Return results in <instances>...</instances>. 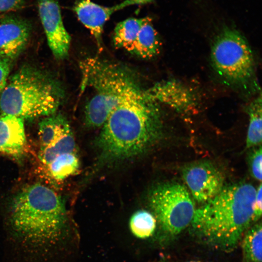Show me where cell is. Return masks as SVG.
<instances>
[{"label": "cell", "mask_w": 262, "mask_h": 262, "mask_svg": "<svg viewBox=\"0 0 262 262\" xmlns=\"http://www.w3.org/2000/svg\"><path fill=\"white\" fill-rule=\"evenodd\" d=\"M157 103L142 86L130 92L102 126L97 141L102 164L130 159L145 152L161 134Z\"/></svg>", "instance_id": "cell-1"}, {"label": "cell", "mask_w": 262, "mask_h": 262, "mask_svg": "<svg viewBox=\"0 0 262 262\" xmlns=\"http://www.w3.org/2000/svg\"><path fill=\"white\" fill-rule=\"evenodd\" d=\"M256 192L248 183L224 186L213 199L196 209L191 223L193 233L217 249H234L253 221Z\"/></svg>", "instance_id": "cell-2"}, {"label": "cell", "mask_w": 262, "mask_h": 262, "mask_svg": "<svg viewBox=\"0 0 262 262\" xmlns=\"http://www.w3.org/2000/svg\"><path fill=\"white\" fill-rule=\"evenodd\" d=\"M10 210L14 234L33 246L58 241L66 220L63 199L53 190L39 183L18 192L11 201Z\"/></svg>", "instance_id": "cell-3"}, {"label": "cell", "mask_w": 262, "mask_h": 262, "mask_svg": "<svg viewBox=\"0 0 262 262\" xmlns=\"http://www.w3.org/2000/svg\"><path fill=\"white\" fill-rule=\"evenodd\" d=\"M63 95L60 84L50 76L26 66L8 78L0 95V111L23 120L48 116L56 113Z\"/></svg>", "instance_id": "cell-4"}, {"label": "cell", "mask_w": 262, "mask_h": 262, "mask_svg": "<svg viewBox=\"0 0 262 262\" xmlns=\"http://www.w3.org/2000/svg\"><path fill=\"white\" fill-rule=\"evenodd\" d=\"M80 67L82 90L88 87L93 91L85 107V123L91 128L102 127L112 111L140 84L129 68L97 58L84 60Z\"/></svg>", "instance_id": "cell-5"}, {"label": "cell", "mask_w": 262, "mask_h": 262, "mask_svg": "<svg viewBox=\"0 0 262 262\" xmlns=\"http://www.w3.org/2000/svg\"><path fill=\"white\" fill-rule=\"evenodd\" d=\"M212 65L227 83L244 87L255 78V63L251 48L238 30L225 27L216 34L210 53Z\"/></svg>", "instance_id": "cell-6"}, {"label": "cell", "mask_w": 262, "mask_h": 262, "mask_svg": "<svg viewBox=\"0 0 262 262\" xmlns=\"http://www.w3.org/2000/svg\"><path fill=\"white\" fill-rule=\"evenodd\" d=\"M148 202L162 230L172 237L191 224L196 210L187 189L178 182L157 185L149 193Z\"/></svg>", "instance_id": "cell-7"}, {"label": "cell", "mask_w": 262, "mask_h": 262, "mask_svg": "<svg viewBox=\"0 0 262 262\" xmlns=\"http://www.w3.org/2000/svg\"><path fill=\"white\" fill-rule=\"evenodd\" d=\"M182 176L193 198L199 203L209 201L224 187L223 173L209 162H195L185 165Z\"/></svg>", "instance_id": "cell-8"}, {"label": "cell", "mask_w": 262, "mask_h": 262, "mask_svg": "<svg viewBox=\"0 0 262 262\" xmlns=\"http://www.w3.org/2000/svg\"><path fill=\"white\" fill-rule=\"evenodd\" d=\"M38 9L49 49L57 59L65 58L71 37L63 23L58 2L56 0H38Z\"/></svg>", "instance_id": "cell-9"}, {"label": "cell", "mask_w": 262, "mask_h": 262, "mask_svg": "<svg viewBox=\"0 0 262 262\" xmlns=\"http://www.w3.org/2000/svg\"><path fill=\"white\" fill-rule=\"evenodd\" d=\"M153 0H125L114 6L105 7L90 0H79L74 10L79 20L90 31L98 47L101 48L103 26L113 13L129 6L145 4Z\"/></svg>", "instance_id": "cell-10"}, {"label": "cell", "mask_w": 262, "mask_h": 262, "mask_svg": "<svg viewBox=\"0 0 262 262\" xmlns=\"http://www.w3.org/2000/svg\"><path fill=\"white\" fill-rule=\"evenodd\" d=\"M31 28L25 20L14 17L0 21V57L11 63L19 56L29 39Z\"/></svg>", "instance_id": "cell-11"}, {"label": "cell", "mask_w": 262, "mask_h": 262, "mask_svg": "<svg viewBox=\"0 0 262 262\" xmlns=\"http://www.w3.org/2000/svg\"><path fill=\"white\" fill-rule=\"evenodd\" d=\"M27 140L24 120L14 116L0 117V153L21 158L26 152Z\"/></svg>", "instance_id": "cell-12"}, {"label": "cell", "mask_w": 262, "mask_h": 262, "mask_svg": "<svg viewBox=\"0 0 262 262\" xmlns=\"http://www.w3.org/2000/svg\"><path fill=\"white\" fill-rule=\"evenodd\" d=\"M161 41L151 19L147 17L130 52L144 59H150L160 51Z\"/></svg>", "instance_id": "cell-13"}, {"label": "cell", "mask_w": 262, "mask_h": 262, "mask_svg": "<svg viewBox=\"0 0 262 262\" xmlns=\"http://www.w3.org/2000/svg\"><path fill=\"white\" fill-rule=\"evenodd\" d=\"M71 131L66 118L60 114L46 116L39 123L40 148H43L58 140Z\"/></svg>", "instance_id": "cell-14"}, {"label": "cell", "mask_w": 262, "mask_h": 262, "mask_svg": "<svg viewBox=\"0 0 262 262\" xmlns=\"http://www.w3.org/2000/svg\"><path fill=\"white\" fill-rule=\"evenodd\" d=\"M147 17L129 18L119 22L115 26L113 41L117 48H122L131 52L140 29Z\"/></svg>", "instance_id": "cell-15"}, {"label": "cell", "mask_w": 262, "mask_h": 262, "mask_svg": "<svg viewBox=\"0 0 262 262\" xmlns=\"http://www.w3.org/2000/svg\"><path fill=\"white\" fill-rule=\"evenodd\" d=\"M249 116L246 148L260 146L262 142V95L252 100L246 107Z\"/></svg>", "instance_id": "cell-16"}, {"label": "cell", "mask_w": 262, "mask_h": 262, "mask_svg": "<svg viewBox=\"0 0 262 262\" xmlns=\"http://www.w3.org/2000/svg\"><path fill=\"white\" fill-rule=\"evenodd\" d=\"M242 246L246 262H262V227L261 223L247 229L243 235Z\"/></svg>", "instance_id": "cell-17"}, {"label": "cell", "mask_w": 262, "mask_h": 262, "mask_svg": "<svg viewBox=\"0 0 262 262\" xmlns=\"http://www.w3.org/2000/svg\"><path fill=\"white\" fill-rule=\"evenodd\" d=\"M79 165L78 157L74 152H71L59 155L45 167L52 179L63 180L75 173Z\"/></svg>", "instance_id": "cell-18"}, {"label": "cell", "mask_w": 262, "mask_h": 262, "mask_svg": "<svg viewBox=\"0 0 262 262\" xmlns=\"http://www.w3.org/2000/svg\"><path fill=\"white\" fill-rule=\"evenodd\" d=\"M75 148V141L71 131L51 145L39 149L38 159L45 167L59 155L74 152Z\"/></svg>", "instance_id": "cell-19"}, {"label": "cell", "mask_w": 262, "mask_h": 262, "mask_svg": "<svg viewBox=\"0 0 262 262\" xmlns=\"http://www.w3.org/2000/svg\"><path fill=\"white\" fill-rule=\"evenodd\" d=\"M156 227L155 217L146 210L136 211L130 218V229L135 236L140 239H146L151 236Z\"/></svg>", "instance_id": "cell-20"}, {"label": "cell", "mask_w": 262, "mask_h": 262, "mask_svg": "<svg viewBox=\"0 0 262 262\" xmlns=\"http://www.w3.org/2000/svg\"><path fill=\"white\" fill-rule=\"evenodd\" d=\"M262 147L261 145L251 150L248 162L251 176L256 180H262Z\"/></svg>", "instance_id": "cell-21"}, {"label": "cell", "mask_w": 262, "mask_h": 262, "mask_svg": "<svg viewBox=\"0 0 262 262\" xmlns=\"http://www.w3.org/2000/svg\"><path fill=\"white\" fill-rule=\"evenodd\" d=\"M11 63L0 57V95L4 90L10 70Z\"/></svg>", "instance_id": "cell-22"}, {"label": "cell", "mask_w": 262, "mask_h": 262, "mask_svg": "<svg viewBox=\"0 0 262 262\" xmlns=\"http://www.w3.org/2000/svg\"><path fill=\"white\" fill-rule=\"evenodd\" d=\"M24 2V0H0V13L18 9Z\"/></svg>", "instance_id": "cell-23"}, {"label": "cell", "mask_w": 262, "mask_h": 262, "mask_svg": "<svg viewBox=\"0 0 262 262\" xmlns=\"http://www.w3.org/2000/svg\"><path fill=\"white\" fill-rule=\"evenodd\" d=\"M262 184L261 183L256 189L253 221L259 220L262 215Z\"/></svg>", "instance_id": "cell-24"}, {"label": "cell", "mask_w": 262, "mask_h": 262, "mask_svg": "<svg viewBox=\"0 0 262 262\" xmlns=\"http://www.w3.org/2000/svg\"><path fill=\"white\" fill-rule=\"evenodd\" d=\"M187 262H202L200 261H191Z\"/></svg>", "instance_id": "cell-25"}]
</instances>
